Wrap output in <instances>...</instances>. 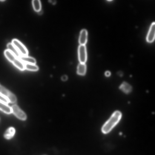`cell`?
<instances>
[{
	"mask_svg": "<svg viewBox=\"0 0 155 155\" xmlns=\"http://www.w3.org/2000/svg\"><path fill=\"white\" fill-rule=\"evenodd\" d=\"M121 117L122 114L118 111L114 112L111 117L104 124L102 128V132L105 134L110 132L119 122Z\"/></svg>",
	"mask_w": 155,
	"mask_h": 155,
	"instance_id": "cell-1",
	"label": "cell"
},
{
	"mask_svg": "<svg viewBox=\"0 0 155 155\" xmlns=\"http://www.w3.org/2000/svg\"><path fill=\"white\" fill-rule=\"evenodd\" d=\"M0 94L7 99L10 103H14L17 101V98L14 94L1 85Z\"/></svg>",
	"mask_w": 155,
	"mask_h": 155,
	"instance_id": "cell-2",
	"label": "cell"
},
{
	"mask_svg": "<svg viewBox=\"0 0 155 155\" xmlns=\"http://www.w3.org/2000/svg\"><path fill=\"white\" fill-rule=\"evenodd\" d=\"M19 52L20 54L22 56H28V52L25 46L18 40L13 39L12 42Z\"/></svg>",
	"mask_w": 155,
	"mask_h": 155,
	"instance_id": "cell-3",
	"label": "cell"
},
{
	"mask_svg": "<svg viewBox=\"0 0 155 155\" xmlns=\"http://www.w3.org/2000/svg\"><path fill=\"white\" fill-rule=\"evenodd\" d=\"M12 113L18 118L22 120L26 119L27 116L25 113L16 105H14L11 107Z\"/></svg>",
	"mask_w": 155,
	"mask_h": 155,
	"instance_id": "cell-4",
	"label": "cell"
},
{
	"mask_svg": "<svg viewBox=\"0 0 155 155\" xmlns=\"http://www.w3.org/2000/svg\"><path fill=\"white\" fill-rule=\"evenodd\" d=\"M79 59L80 63H85L86 61L87 55L85 45H80L78 48Z\"/></svg>",
	"mask_w": 155,
	"mask_h": 155,
	"instance_id": "cell-5",
	"label": "cell"
},
{
	"mask_svg": "<svg viewBox=\"0 0 155 155\" xmlns=\"http://www.w3.org/2000/svg\"><path fill=\"white\" fill-rule=\"evenodd\" d=\"M155 22L151 24L146 37L147 41L148 42H153L155 39Z\"/></svg>",
	"mask_w": 155,
	"mask_h": 155,
	"instance_id": "cell-6",
	"label": "cell"
},
{
	"mask_svg": "<svg viewBox=\"0 0 155 155\" xmlns=\"http://www.w3.org/2000/svg\"><path fill=\"white\" fill-rule=\"evenodd\" d=\"M87 37V31L85 29L81 31L79 39V42L80 45H85L86 44Z\"/></svg>",
	"mask_w": 155,
	"mask_h": 155,
	"instance_id": "cell-7",
	"label": "cell"
},
{
	"mask_svg": "<svg viewBox=\"0 0 155 155\" xmlns=\"http://www.w3.org/2000/svg\"><path fill=\"white\" fill-rule=\"evenodd\" d=\"M24 64H35L36 63V60L34 58L27 56H21L19 58Z\"/></svg>",
	"mask_w": 155,
	"mask_h": 155,
	"instance_id": "cell-8",
	"label": "cell"
},
{
	"mask_svg": "<svg viewBox=\"0 0 155 155\" xmlns=\"http://www.w3.org/2000/svg\"><path fill=\"white\" fill-rule=\"evenodd\" d=\"M15 132V130L14 127H10L5 132L4 134V138L7 139H10L14 136Z\"/></svg>",
	"mask_w": 155,
	"mask_h": 155,
	"instance_id": "cell-9",
	"label": "cell"
},
{
	"mask_svg": "<svg viewBox=\"0 0 155 155\" xmlns=\"http://www.w3.org/2000/svg\"><path fill=\"white\" fill-rule=\"evenodd\" d=\"M119 89L126 94L130 93L132 90V86L128 83L124 82L119 87Z\"/></svg>",
	"mask_w": 155,
	"mask_h": 155,
	"instance_id": "cell-10",
	"label": "cell"
},
{
	"mask_svg": "<svg viewBox=\"0 0 155 155\" xmlns=\"http://www.w3.org/2000/svg\"><path fill=\"white\" fill-rule=\"evenodd\" d=\"M0 110L6 114H10L12 113L11 107L8 104L1 102H0Z\"/></svg>",
	"mask_w": 155,
	"mask_h": 155,
	"instance_id": "cell-11",
	"label": "cell"
},
{
	"mask_svg": "<svg viewBox=\"0 0 155 155\" xmlns=\"http://www.w3.org/2000/svg\"><path fill=\"white\" fill-rule=\"evenodd\" d=\"M7 48L8 50L11 52L17 58L19 59L21 56L12 43H9L7 45Z\"/></svg>",
	"mask_w": 155,
	"mask_h": 155,
	"instance_id": "cell-12",
	"label": "cell"
},
{
	"mask_svg": "<svg viewBox=\"0 0 155 155\" xmlns=\"http://www.w3.org/2000/svg\"><path fill=\"white\" fill-rule=\"evenodd\" d=\"M12 63L21 71H24L25 70L24 64L18 58H16Z\"/></svg>",
	"mask_w": 155,
	"mask_h": 155,
	"instance_id": "cell-13",
	"label": "cell"
},
{
	"mask_svg": "<svg viewBox=\"0 0 155 155\" xmlns=\"http://www.w3.org/2000/svg\"><path fill=\"white\" fill-rule=\"evenodd\" d=\"M4 53L6 58L12 63L17 58L11 52L8 50H5Z\"/></svg>",
	"mask_w": 155,
	"mask_h": 155,
	"instance_id": "cell-14",
	"label": "cell"
},
{
	"mask_svg": "<svg viewBox=\"0 0 155 155\" xmlns=\"http://www.w3.org/2000/svg\"><path fill=\"white\" fill-rule=\"evenodd\" d=\"M86 70V65L85 63H80L77 68V73L79 75L83 76L85 74Z\"/></svg>",
	"mask_w": 155,
	"mask_h": 155,
	"instance_id": "cell-15",
	"label": "cell"
},
{
	"mask_svg": "<svg viewBox=\"0 0 155 155\" xmlns=\"http://www.w3.org/2000/svg\"><path fill=\"white\" fill-rule=\"evenodd\" d=\"M32 3L33 8L36 11L38 12L41 10V3L39 0H33Z\"/></svg>",
	"mask_w": 155,
	"mask_h": 155,
	"instance_id": "cell-16",
	"label": "cell"
},
{
	"mask_svg": "<svg viewBox=\"0 0 155 155\" xmlns=\"http://www.w3.org/2000/svg\"><path fill=\"white\" fill-rule=\"evenodd\" d=\"M25 69L32 71H36L39 70L38 67L35 64H25Z\"/></svg>",
	"mask_w": 155,
	"mask_h": 155,
	"instance_id": "cell-17",
	"label": "cell"
},
{
	"mask_svg": "<svg viewBox=\"0 0 155 155\" xmlns=\"http://www.w3.org/2000/svg\"><path fill=\"white\" fill-rule=\"evenodd\" d=\"M0 102L7 104L10 103L8 99H6L1 94H0Z\"/></svg>",
	"mask_w": 155,
	"mask_h": 155,
	"instance_id": "cell-18",
	"label": "cell"
},
{
	"mask_svg": "<svg viewBox=\"0 0 155 155\" xmlns=\"http://www.w3.org/2000/svg\"><path fill=\"white\" fill-rule=\"evenodd\" d=\"M111 75V73L110 71H107L105 73V75L106 77H109Z\"/></svg>",
	"mask_w": 155,
	"mask_h": 155,
	"instance_id": "cell-19",
	"label": "cell"
},
{
	"mask_svg": "<svg viewBox=\"0 0 155 155\" xmlns=\"http://www.w3.org/2000/svg\"><path fill=\"white\" fill-rule=\"evenodd\" d=\"M68 79V77L64 75L62 76V79L63 81H66Z\"/></svg>",
	"mask_w": 155,
	"mask_h": 155,
	"instance_id": "cell-20",
	"label": "cell"
},
{
	"mask_svg": "<svg viewBox=\"0 0 155 155\" xmlns=\"http://www.w3.org/2000/svg\"></svg>",
	"mask_w": 155,
	"mask_h": 155,
	"instance_id": "cell-21",
	"label": "cell"
},
{
	"mask_svg": "<svg viewBox=\"0 0 155 155\" xmlns=\"http://www.w3.org/2000/svg\"><path fill=\"white\" fill-rule=\"evenodd\" d=\"M122 133H120V134L121 135V134H122Z\"/></svg>",
	"mask_w": 155,
	"mask_h": 155,
	"instance_id": "cell-22",
	"label": "cell"
}]
</instances>
